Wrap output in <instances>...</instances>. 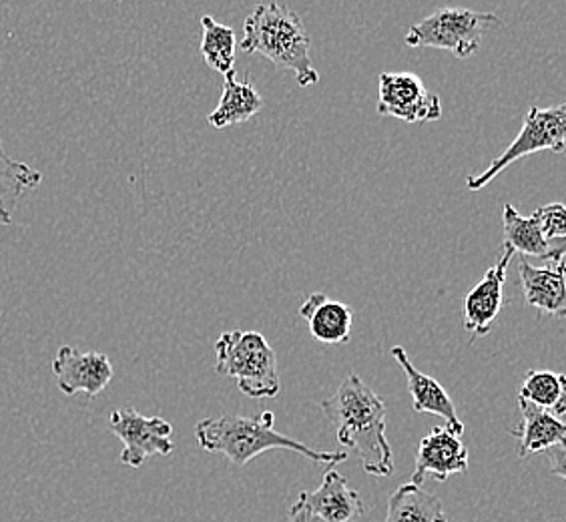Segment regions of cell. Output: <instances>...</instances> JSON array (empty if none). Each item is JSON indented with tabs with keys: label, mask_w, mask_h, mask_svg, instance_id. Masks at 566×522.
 Listing matches in <instances>:
<instances>
[{
	"label": "cell",
	"mask_w": 566,
	"mask_h": 522,
	"mask_svg": "<svg viewBox=\"0 0 566 522\" xmlns=\"http://www.w3.org/2000/svg\"><path fill=\"white\" fill-rule=\"evenodd\" d=\"M312 519H310V512H307V509H305L304 501L302 499H297V502H295L294 507L290 509V519H287V522H310Z\"/></svg>",
	"instance_id": "25"
},
{
	"label": "cell",
	"mask_w": 566,
	"mask_h": 522,
	"mask_svg": "<svg viewBox=\"0 0 566 522\" xmlns=\"http://www.w3.org/2000/svg\"><path fill=\"white\" fill-rule=\"evenodd\" d=\"M521 422L512 430L516 440V455L526 458L528 455L545 452L551 448L560 447L566 442V426L558 416L538 408L534 404L518 398Z\"/></svg>",
	"instance_id": "15"
},
{
	"label": "cell",
	"mask_w": 566,
	"mask_h": 522,
	"mask_svg": "<svg viewBox=\"0 0 566 522\" xmlns=\"http://www.w3.org/2000/svg\"><path fill=\"white\" fill-rule=\"evenodd\" d=\"M566 147V107L556 105L551 109L531 107L524 117L523 129L511 143L506 152L496 157L486 171L469 177L467 186L470 191H480L491 184L496 175H501L509 165L523 159L526 155L538 152L563 153Z\"/></svg>",
	"instance_id": "6"
},
{
	"label": "cell",
	"mask_w": 566,
	"mask_h": 522,
	"mask_svg": "<svg viewBox=\"0 0 566 522\" xmlns=\"http://www.w3.org/2000/svg\"><path fill=\"white\" fill-rule=\"evenodd\" d=\"M533 218L536 219L541 233H543L551 243L565 241L566 209L563 203H548V206L538 207V209L534 211Z\"/></svg>",
	"instance_id": "23"
},
{
	"label": "cell",
	"mask_w": 566,
	"mask_h": 522,
	"mask_svg": "<svg viewBox=\"0 0 566 522\" xmlns=\"http://www.w3.org/2000/svg\"><path fill=\"white\" fill-rule=\"evenodd\" d=\"M43 184V174L31 165L14 161L0 142V223L11 226L12 211L27 191Z\"/></svg>",
	"instance_id": "20"
},
{
	"label": "cell",
	"mask_w": 566,
	"mask_h": 522,
	"mask_svg": "<svg viewBox=\"0 0 566 522\" xmlns=\"http://www.w3.org/2000/svg\"><path fill=\"white\" fill-rule=\"evenodd\" d=\"M390 356L398 362V366L406 374L408 390L412 396L416 413L436 414V416L447 420L448 430H452L458 436L464 435V425L458 418L457 406L452 403V398L448 396L444 386L434 380L432 376H426L422 372L416 370L415 364L410 362L402 346L390 349Z\"/></svg>",
	"instance_id": "13"
},
{
	"label": "cell",
	"mask_w": 566,
	"mask_h": 522,
	"mask_svg": "<svg viewBox=\"0 0 566 522\" xmlns=\"http://www.w3.org/2000/svg\"><path fill=\"white\" fill-rule=\"evenodd\" d=\"M502 226H504V246H509L514 253H523L528 258L558 263L565 261V241L551 243L541 233L536 219L524 218L512 203L502 207Z\"/></svg>",
	"instance_id": "17"
},
{
	"label": "cell",
	"mask_w": 566,
	"mask_h": 522,
	"mask_svg": "<svg viewBox=\"0 0 566 522\" xmlns=\"http://www.w3.org/2000/svg\"><path fill=\"white\" fill-rule=\"evenodd\" d=\"M551 470L555 472L556 477H565V445L560 447L551 448Z\"/></svg>",
	"instance_id": "24"
},
{
	"label": "cell",
	"mask_w": 566,
	"mask_h": 522,
	"mask_svg": "<svg viewBox=\"0 0 566 522\" xmlns=\"http://www.w3.org/2000/svg\"><path fill=\"white\" fill-rule=\"evenodd\" d=\"M216 372L238 380L250 398H275L282 390L277 356L270 342L253 330H231L216 344Z\"/></svg>",
	"instance_id": "4"
},
{
	"label": "cell",
	"mask_w": 566,
	"mask_h": 522,
	"mask_svg": "<svg viewBox=\"0 0 566 522\" xmlns=\"http://www.w3.org/2000/svg\"><path fill=\"white\" fill-rule=\"evenodd\" d=\"M378 113L403 123H430L442 117V105L415 73H381Z\"/></svg>",
	"instance_id": "8"
},
{
	"label": "cell",
	"mask_w": 566,
	"mask_h": 522,
	"mask_svg": "<svg viewBox=\"0 0 566 522\" xmlns=\"http://www.w3.org/2000/svg\"><path fill=\"white\" fill-rule=\"evenodd\" d=\"M524 302L551 316L566 314L565 261L548 263L546 268H534L528 261L518 263Z\"/></svg>",
	"instance_id": "14"
},
{
	"label": "cell",
	"mask_w": 566,
	"mask_h": 522,
	"mask_svg": "<svg viewBox=\"0 0 566 522\" xmlns=\"http://www.w3.org/2000/svg\"><path fill=\"white\" fill-rule=\"evenodd\" d=\"M275 414L265 410L253 418L248 416H221V418H206L197 422V445L229 458L235 467L250 464L253 458L260 457L268 450H294L297 455L322 464H342L348 460L346 452H322L305 447L290 436L277 432L275 428Z\"/></svg>",
	"instance_id": "2"
},
{
	"label": "cell",
	"mask_w": 566,
	"mask_h": 522,
	"mask_svg": "<svg viewBox=\"0 0 566 522\" xmlns=\"http://www.w3.org/2000/svg\"><path fill=\"white\" fill-rule=\"evenodd\" d=\"M384 522H448L442 501L418 484H402L388 499Z\"/></svg>",
	"instance_id": "19"
},
{
	"label": "cell",
	"mask_w": 566,
	"mask_h": 522,
	"mask_svg": "<svg viewBox=\"0 0 566 522\" xmlns=\"http://www.w3.org/2000/svg\"><path fill=\"white\" fill-rule=\"evenodd\" d=\"M300 316L307 322L310 334L314 340L326 346L348 344L352 337V322H354L352 307L344 302L329 300L324 292L310 295L300 307Z\"/></svg>",
	"instance_id": "16"
},
{
	"label": "cell",
	"mask_w": 566,
	"mask_h": 522,
	"mask_svg": "<svg viewBox=\"0 0 566 522\" xmlns=\"http://www.w3.org/2000/svg\"><path fill=\"white\" fill-rule=\"evenodd\" d=\"M322 410L336 428L339 445L358 455L366 474H394L392 447L386 436V404L358 374H348L338 392L322 403Z\"/></svg>",
	"instance_id": "1"
},
{
	"label": "cell",
	"mask_w": 566,
	"mask_h": 522,
	"mask_svg": "<svg viewBox=\"0 0 566 522\" xmlns=\"http://www.w3.org/2000/svg\"><path fill=\"white\" fill-rule=\"evenodd\" d=\"M109 430L123 442L120 462L139 468L147 458L174 452V426L159 416H143L135 408H119L109 416Z\"/></svg>",
	"instance_id": "7"
},
{
	"label": "cell",
	"mask_w": 566,
	"mask_h": 522,
	"mask_svg": "<svg viewBox=\"0 0 566 522\" xmlns=\"http://www.w3.org/2000/svg\"><path fill=\"white\" fill-rule=\"evenodd\" d=\"M263 109V97L251 83H240L235 71H229L218 109L209 113V125L216 129L245 123Z\"/></svg>",
	"instance_id": "18"
},
{
	"label": "cell",
	"mask_w": 566,
	"mask_h": 522,
	"mask_svg": "<svg viewBox=\"0 0 566 522\" xmlns=\"http://www.w3.org/2000/svg\"><path fill=\"white\" fill-rule=\"evenodd\" d=\"M518 398L563 418L566 410V378L558 372H526L518 388Z\"/></svg>",
	"instance_id": "21"
},
{
	"label": "cell",
	"mask_w": 566,
	"mask_h": 522,
	"mask_svg": "<svg viewBox=\"0 0 566 522\" xmlns=\"http://www.w3.org/2000/svg\"><path fill=\"white\" fill-rule=\"evenodd\" d=\"M502 250L501 260L484 273V278L470 290L464 300V330L469 332L472 342L491 334L492 322L499 317L504 305L502 288L506 282L514 250L509 246H502Z\"/></svg>",
	"instance_id": "11"
},
{
	"label": "cell",
	"mask_w": 566,
	"mask_h": 522,
	"mask_svg": "<svg viewBox=\"0 0 566 522\" xmlns=\"http://www.w3.org/2000/svg\"><path fill=\"white\" fill-rule=\"evenodd\" d=\"M300 499L304 501L310 519L319 522H356L366 512L358 492L349 489L348 479L334 468L327 470L316 490L302 492Z\"/></svg>",
	"instance_id": "12"
},
{
	"label": "cell",
	"mask_w": 566,
	"mask_h": 522,
	"mask_svg": "<svg viewBox=\"0 0 566 522\" xmlns=\"http://www.w3.org/2000/svg\"><path fill=\"white\" fill-rule=\"evenodd\" d=\"M59 388L66 396L87 394L95 398L113 380V364L101 352H78L73 346H61L53 359Z\"/></svg>",
	"instance_id": "10"
},
{
	"label": "cell",
	"mask_w": 566,
	"mask_h": 522,
	"mask_svg": "<svg viewBox=\"0 0 566 522\" xmlns=\"http://www.w3.org/2000/svg\"><path fill=\"white\" fill-rule=\"evenodd\" d=\"M469 448L462 442V436L454 435L447 426L434 428L418 445L412 484L422 487L428 477L444 482L454 474L469 472Z\"/></svg>",
	"instance_id": "9"
},
{
	"label": "cell",
	"mask_w": 566,
	"mask_h": 522,
	"mask_svg": "<svg viewBox=\"0 0 566 522\" xmlns=\"http://www.w3.org/2000/svg\"><path fill=\"white\" fill-rule=\"evenodd\" d=\"M491 24H502L492 12L447 7L412 24L406 34V44L442 49L457 59H469L479 51L484 31Z\"/></svg>",
	"instance_id": "5"
},
{
	"label": "cell",
	"mask_w": 566,
	"mask_h": 522,
	"mask_svg": "<svg viewBox=\"0 0 566 522\" xmlns=\"http://www.w3.org/2000/svg\"><path fill=\"white\" fill-rule=\"evenodd\" d=\"M201 24H203L201 55L206 59L209 69L226 76L235 65V49H238L235 33L231 27L221 24L213 17H203Z\"/></svg>",
	"instance_id": "22"
},
{
	"label": "cell",
	"mask_w": 566,
	"mask_h": 522,
	"mask_svg": "<svg viewBox=\"0 0 566 522\" xmlns=\"http://www.w3.org/2000/svg\"><path fill=\"white\" fill-rule=\"evenodd\" d=\"M243 33L241 51L262 55L277 69L292 71L300 87L319 83V73L310 59L312 41L297 12L277 2L258 4L243 22Z\"/></svg>",
	"instance_id": "3"
}]
</instances>
